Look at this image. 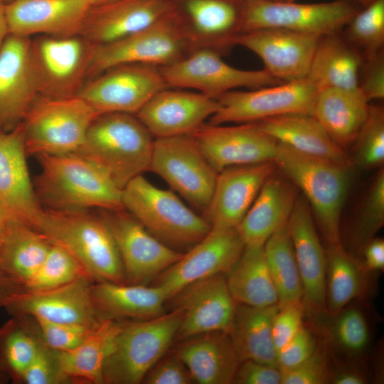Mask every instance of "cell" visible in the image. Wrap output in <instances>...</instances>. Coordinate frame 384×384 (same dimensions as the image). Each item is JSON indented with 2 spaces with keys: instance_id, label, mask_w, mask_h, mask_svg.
I'll use <instances>...</instances> for the list:
<instances>
[{
  "instance_id": "obj_1",
  "label": "cell",
  "mask_w": 384,
  "mask_h": 384,
  "mask_svg": "<svg viewBox=\"0 0 384 384\" xmlns=\"http://www.w3.org/2000/svg\"><path fill=\"white\" fill-rule=\"evenodd\" d=\"M34 181L40 203L55 210L124 209L122 189L78 154H41Z\"/></svg>"
},
{
  "instance_id": "obj_2",
  "label": "cell",
  "mask_w": 384,
  "mask_h": 384,
  "mask_svg": "<svg viewBox=\"0 0 384 384\" xmlns=\"http://www.w3.org/2000/svg\"><path fill=\"white\" fill-rule=\"evenodd\" d=\"M154 140L136 114L108 112L92 122L75 153L99 167L122 189L149 171Z\"/></svg>"
},
{
  "instance_id": "obj_3",
  "label": "cell",
  "mask_w": 384,
  "mask_h": 384,
  "mask_svg": "<svg viewBox=\"0 0 384 384\" xmlns=\"http://www.w3.org/2000/svg\"><path fill=\"white\" fill-rule=\"evenodd\" d=\"M34 229L73 255L95 282L126 283L115 241L99 213L46 208Z\"/></svg>"
},
{
  "instance_id": "obj_4",
  "label": "cell",
  "mask_w": 384,
  "mask_h": 384,
  "mask_svg": "<svg viewBox=\"0 0 384 384\" xmlns=\"http://www.w3.org/2000/svg\"><path fill=\"white\" fill-rule=\"evenodd\" d=\"M273 161L303 192L327 244L341 242L340 220L350 184L351 164L306 154L278 142Z\"/></svg>"
},
{
  "instance_id": "obj_5",
  "label": "cell",
  "mask_w": 384,
  "mask_h": 384,
  "mask_svg": "<svg viewBox=\"0 0 384 384\" xmlns=\"http://www.w3.org/2000/svg\"><path fill=\"white\" fill-rule=\"evenodd\" d=\"M122 202L150 233L172 248L192 247L211 229L172 191L155 186L142 175L122 189Z\"/></svg>"
},
{
  "instance_id": "obj_6",
  "label": "cell",
  "mask_w": 384,
  "mask_h": 384,
  "mask_svg": "<svg viewBox=\"0 0 384 384\" xmlns=\"http://www.w3.org/2000/svg\"><path fill=\"white\" fill-rule=\"evenodd\" d=\"M182 311L174 307L159 316L123 322L103 368V383L138 384L175 339Z\"/></svg>"
},
{
  "instance_id": "obj_7",
  "label": "cell",
  "mask_w": 384,
  "mask_h": 384,
  "mask_svg": "<svg viewBox=\"0 0 384 384\" xmlns=\"http://www.w3.org/2000/svg\"><path fill=\"white\" fill-rule=\"evenodd\" d=\"M100 114L77 95L36 98L21 122L28 156L77 151Z\"/></svg>"
},
{
  "instance_id": "obj_8",
  "label": "cell",
  "mask_w": 384,
  "mask_h": 384,
  "mask_svg": "<svg viewBox=\"0 0 384 384\" xmlns=\"http://www.w3.org/2000/svg\"><path fill=\"white\" fill-rule=\"evenodd\" d=\"M189 53L188 44L171 9L139 31L107 44L92 46L87 72L97 75L124 64L164 67L178 61Z\"/></svg>"
},
{
  "instance_id": "obj_9",
  "label": "cell",
  "mask_w": 384,
  "mask_h": 384,
  "mask_svg": "<svg viewBox=\"0 0 384 384\" xmlns=\"http://www.w3.org/2000/svg\"><path fill=\"white\" fill-rule=\"evenodd\" d=\"M242 33L267 28L324 36L340 33L359 11L353 0L316 4L243 0Z\"/></svg>"
},
{
  "instance_id": "obj_10",
  "label": "cell",
  "mask_w": 384,
  "mask_h": 384,
  "mask_svg": "<svg viewBox=\"0 0 384 384\" xmlns=\"http://www.w3.org/2000/svg\"><path fill=\"white\" fill-rule=\"evenodd\" d=\"M149 171L196 208H208L218 172L190 134L154 138Z\"/></svg>"
},
{
  "instance_id": "obj_11",
  "label": "cell",
  "mask_w": 384,
  "mask_h": 384,
  "mask_svg": "<svg viewBox=\"0 0 384 384\" xmlns=\"http://www.w3.org/2000/svg\"><path fill=\"white\" fill-rule=\"evenodd\" d=\"M318 92L306 78L249 91L230 90L218 99L220 107L208 123L241 124L288 114H312Z\"/></svg>"
},
{
  "instance_id": "obj_12",
  "label": "cell",
  "mask_w": 384,
  "mask_h": 384,
  "mask_svg": "<svg viewBox=\"0 0 384 384\" xmlns=\"http://www.w3.org/2000/svg\"><path fill=\"white\" fill-rule=\"evenodd\" d=\"M222 55L212 49L199 48L159 69L168 87L196 90L215 100L239 87L256 89L282 82L264 69L234 68L226 63Z\"/></svg>"
},
{
  "instance_id": "obj_13",
  "label": "cell",
  "mask_w": 384,
  "mask_h": 384,
  "mask_svg": "<svg viewBox=\"0 0 384 384\" xmlns=\"http://www.w3.org/2000/svg\"><path fill=\"white\" fill-rule=\"evenodd\" d=\"M115 241L126 283L145 284L183 255L166 245L125 209L100 210Z\"/></svg>"
},
{
  "instance_id": "obj_14",
  "label": "cell",
  "mask_w": 384,
  "mask_h": 384,
  "mask_svg": "<svg viewBox=\"0 0 384 384\" xmlns=\"http://www.w3.org/2000/svg\"><path fill=\"white\" fill-rule=\"evenodd\" d=\"M100 74L77 94L100 114H136L151 97L168 87L155 65L124 64Z\"/></svg>"
},
{
  "instance_id": "obj_15",
  "label": "cell",
  "mask_w": 384,
  "mask_h": 384,
  "mask_svg": "<svg viewBox=\"0 0 384 384\" xmlns=\"http://www.w3.org/2000/svg\"><path fill=\"white\" fill-rule=\"evenodd\" d=\"M245 244L236 228H211L210 231L174 265L155 284L174 298L186 286L217 274H227L240 257Z\"/></svg>"
},
{
  "instance_id": "obj_16",
  "label": "cell",
  "mask_w": 384,
  "mask_h": 384,
  "mask_svg": "<svg viewBox=\"0 0 384 384\" xmlns=\"http://www.w3.org/2000/svg\"><path fill=\"white\" fill-rule=\"evenodd\" d=\"M190 53L199 48L223 54L242 33L243 0H169Z\"/></svg>"
},
{
  "instance_id": "obj_17",
  "label": "cell",
  "mask_w": 384,
  "mask_h": 384,
  "mask_svg": "<svg viewBox=\"0 0 384 384\" xmlns=\"http://www.w3.org/2000/svg\"><path fill=\"white\" fill-rule=\"evenodd\" d=\"M93 282L90 277H82L53 289H25L14 295L4 308L12 316L95 327L103 317L92 299Z\"/></svg>"
},
{
  "instance_id": "obj_18",
  "label": "cell",
  "mask_w": 384,
  "mask_h": 384,
  "mask_svg": "<svg viewBox=\"0 0 384 384\" xmlns=\"http://www.w3.org/2000/svg\"><path fill=\"white\" fill-rule=\"evenodd\" d=\"M189 134L218 173L232 166L273 161L277 145L257 122L235 126L203 123Z\"/></svg>"
},
{
  "instance_id": "obj_19",
  "label": "cell",
  "mask_w": 384,
  "mask_h": 384,
  "mask_svg": "<svg viewBox=\"0 0 384 384\" xmlns=\"http://www.w3.org/2000/svg\"><path fill=\"white\" fill-rule=\"evenodd\" d=\"M21 122L0 132V205L9 221L33 228L43 211L27 165Z\"/></svg>"
},
{
  "instance_id": "obj_20",
  "label": "cell",
  "mask_w": 384,
  "mask_h": 384,
  "mask_svg": "<svg viewBox=\"0 0 384 384\" xmlns=\"http://www.w3.org/2000/svg\"><path fill=\"white\" fill-rule=\"evenodd\" d=\"M320 37L267 28L242 33L235 44L255 53L273 78L289 82L306 78Z\"/></svg>"
},
{
  "instance_id": "obj_21",
  "label": "cell",
  "mask_w": 384,
  "mask_h": 384,
  "mask_svg": "<svg viewBox=\"0 0 384 384\" xmlns=\"http://www.w3.org/2000/svg\"><path fill=\"white\" fill-rule=\"evenodd\" d=\"M38 89L29 41L9 34L0 47V132L22 122Z\"/></svg>"
},
{
  "instance_id": "obj_22",
  "label": "cell",
  "mask_w": 384,
  "mask_h": 384,
  "mask_svg": "<svg viewBox=\"0 0 384 384\" xmlns=\"http://www.w3.org/2000/svg\"><path fill=\"white\" fill-rule=\"evenodd\" d=\"M171 299L176 302L175 307L182 311L176 340L210 331L230 333L237 303L229 291L225 274L196 281Z\"/></svg>"
},
{
  "instance_id": "obj_23",
  "label": "cell",
  "mask_w": 384,
  "mask_h": 384,
  "mask_svg": "<svg viewBox=\"0 0 384 384\" xmlns=\"http://www.w3.org/2000/svg\"><path fill=\"white\" fill-rule=\"evenodd\" d=\"M218 100L201 92L166 87L156 93L136 116L154 138L189 134L220 108Z\"/></svg>"
},
{
  "instance_id": "obj_24",
  "label": "cell",
  "mask_w": 384,
  "mask_h": 384,
  "mask_svg": "<svg viewBox=\"0 0 384 384\" xmlns=\"http://www.w3.org/2000/svg\"><path fill=\"white\" fill-rule=\"evenodd\" d=\"M277 169L274 162L269 161L232 166L218 172L211 200L203 212L211 228H236Z\"/></svg>"
},
{
  "instance_id": "obj_25",
  "label": "cell",
  "mask_w": 384,
  "mask_h": 384,
  "mask_svg": "<svg viewBox=\"0 0 384 384\" xmlns=\"http://www.w3.org/2000/svg\"><path fill=\"white\" fill-rule=\"evenodd\" d=\"M302 287L303 302L311 314L326 311V250L319 239L310 206L297 197L287 223Z\"/></svg>"
},
{
  "instance_id": "obj_26",
  "label": "cell",
  "mask_w": 384,
  "mask_h": 384,
  "mask_svg": "<svg viewBox=\"0 0 384 384\" xmlns=\"http://www.w3.org/2000/svg\"><path fill=\"white\" fill-rule=\"evenodd\" d=\"M93 5L90 0H13L5 6L9 34L70 36L80 31Z\"/></svg>"
},
{
  "instance_id": "obj_27",
  "label": "cell",
  "mask_w": 384,
  "mask_h": 384,
  "mask_svg": "<svg viewBox=\"0 0 384 384\" xmlns=\"http://www.w3.org/2000/svg\"><path fill=\"white\" fill-rule=\"evenodd\" d=\"M171 9L169 0H112L93 5L80 32L93 46L107 44L142 30Z\"/></svg>"
},
{
  "instance_id": "obj_28",
  "label": "cell",
  "mask_w": 384,
  "mask_h": 384,
  "mask_svg": "<svg viewBox=\"0 0 384 384\" xmlns=\"http://www.w3.org/2000/svg\"><path fill=\"white\" fill-rule=\"evenodd\" d=\"M276 171L264 183L236 227L245 246L264 245L287 222L298 197L295 185Z\"/></svg>"
},
{
  "instance_id": "obj_29",
  "label": "cell",
  "mask_w": 384,
  "mask_h": 384,
  "mask_svg": "<svg viewBox=\"0 0 384 384\" xmlns=\"http://www.w3.org/2000/svg\"><path fill=\"white\" fill-rule=\"evenodd\" d=\"M174 353L183 361L193 381L230 384L240 365L230 334L210 331L180 341Z\"/></svg>"
},
{
  "instance_id": "obj_30",
  "label": "cell",
  "mask_w": 384,
  "mask_h": 384,
  "mask_svg": "<svg viewBox=\"0 0 384 384\" xmlns=\"http://www.w3.org/2000/svg\"><path fill=\"white\" fill-rule=\"evenodd\" d=\"M363 61L361 52L339 33L320 37L306 78L318 91L327 88L358 89Z\"/></svg>"
},
{
  "instance_id": "obj_31",
  "label": "cell",
  "mask_w": 384,
  "mask_h": 384,
  "mask_svg": "<svg viewBox=\"0 0 384 384\" xmlns=\"http://www.w3.org/2000/svg\"><path fill=\"white\" fill-rule=\"evenodd\" d=\"M257 123L276 141L300 152L341 164H351L346 150L331 138L312 114H283Z\"/></svg>"
},
{
  "instance_id": "obj_32",
  "label": "cell",
  "mask_w": 384,
  "mask_h": 384,
  "mask_svg": "<svg viewBox=\"0 0 384 384\" xmlns=\"http://www.w3.org/2000/svg\"><path fill=\"white\" fill-rule=\"evenodd\" d=\"M95 305L102 317L130 318L137 321L162 314L167 297L159 286L132 284L107 281L92 285Z\"/></svg>"
},
{
  "instance_id": "obj_33",
  "label": "cell",
  "mask_w": 384,
  "mask_h": 384,
  "mask_svg": "<svg viewBox=\"0 0 384 384\" xmlns=\"http://www.w3.org/2000/svg\"><path fill=\"white\" fill-rule=\"evenodd\" d=\"M360 90L327 88L318 92L312 115L331 138L346 149L353 144L369 112Z\"/></svg>"
},
{
  "instance_id": "obj_34",
  "label": "cell",
  "mask_w": 384,
  "mask_h": 384,
  "mask_svg": "<svg viewBox=\"0 0 384 384\" xmlns=\"http://www.w3.org/2000/svg\"><path fill=\"white\" fill-rule=\"evenodd\" d=\"M279 308V304L265 307L236 304L229 334L240 363L251 360L278 367L272 325Z\"/></svg>"
},
{
  "instance_id": "obj_35",
  "label": "cell",
  "mask_w": 384,
  "mask_h": 384,
  "mask_svg": "<svg viewBox=\"0 0 384 384\" xmlns=\"http://www.w3.org/2000/svg\"><path fill=\"white\" fill-rule=\"evenodd\" d=\"M123 322L103 317L75 348L58 352L61 370L72 383H103V368Z\"/></svg>"
},
{
  "instance_id": "obj_36",
  "label": "cell",
  "mask_w": 384,
  "mask_h": 384,
  "mask_svg": "<svg viewBox=\"0 0 384 384\" xmlns=\"http://www.w3.org/2000/svg\"><path fill=\"white\" fill-rule=\"evenodd\" d=\"M51 245L46 236L34 228L9 221L3 229L0 245V271L24 287L43 262Z\"/></svg>"
},
{
  "instance_id": "obj_37",
  "label": "cell",
  "mask_w": 384,
  "mask_h": 384,
  "mask_svg": "<svg viewBox=\"0 0 384 384\" xmlns=\"http://www.w3.org/2000/svg\"><path fill=\"white\" fill-rule=\"evenodd\" d=\"M226 282L238 304L257 307L278 304L264 245L245 246L240 257L227 274Z\"/></svg>"
},
{
  "instance_id": "obj_38",
  "label": "cell",
  "mask_w": 384,
  "mask_h": 384,
  "mask_svg": "<svg viewBox=\"0 0 384 384\" xmlns=\"http://www.w3.org/2000/svg\"><path fill=\"white\" fill-rule=\"evenodd\" d=\"M326 257V311L334 316L364 295L368 287V272L341 242L327 244Z\"/></svg>"
},
{
  "instance_id": "obj_39",
  "label": "cell",
  "mask_w": 384,
  "mask_h": 384,
  "mask_svg": "<svg viewBox=\"0 0 384 384\" xmlns=\"http://www.w3.org/2000/svg\"><path fill=\"white\" fill-rule=\"evenodd\" d=\"M33 61L39 87H50V95L60 97L59 89L77 77L85 59L82 41L71 36L48 38L39 41Z\"/></svg>"
},
{
  "instance_id": "obj_40",
  "label": "cell",
  "mask_w": 384,
  "mask_h": 384,
  "mask_svg": "<svg viewBox=\"0 0 384 384\" xmlns=\"http://www.w3.org/2000/svg\"><path fill=\"white\" fill-rule=\"evenodd\" d=\"M287 223L279 227L264 245L279 306L303 302L302 283Z\"/></svg>"
},
{
  "instance_id": "obj_41",
  "label": "cell",
  "mask_w": 384,
  "mask_h": 384,
  "mask_svg": "<svg viewBox=\"0 0 384 384\" xmlns=\"http://www.w3.org/2000/svg\"><path fill=\"white\" fill-rule=\"evenodd\" d=\"M24 316H13L0 328V370L18 383L43 342Z\"/></svg>"
},
{
  "instance_id": "obj_42",
  "label": "cell",
  "mask_w": 384,
  "mask_h": 384,
  "mask_svg": "<svg viewBox=\"0 0 384 384\" xmlns=\"http://www.w3.org/2000/svg\"><path fill=\"white\" fill-rule=\"evenodd\" d=\"M82 277H89L76 257L63 246L52 242L43 262L24 287L38 291L55 288Z\"/></svg>"
},
{
  "instance_id": "obj_43",
  "label": "cell",
  "mask_w": 384,
  "mask_h": 384,
  "mask_svg": "<svg viewBox=\"0 0 384 384\" xmlns=\"http://www.w3.org/2000/svg\"><path fill=\"white\" fill-rule=\"evenodd\" d=\"M383 224L384 170L381 169L367 191L351 228V245L356 253L362 254Z\"/></svg>"
},
{
  "instance_id": "obj_44",
  "label": "cell",
  "mask_w": 384,
  "mask_h": 384,
  "mask_svg": "<svg viewBox=\"0 0 384 384\" xmlns=\"http://www.w3.org/2000/svg\"><path fill=\"white\" fill-rule=\"evenodd\" d=\"M363 8L344 27V37L367 56L383 50L384 0H374Z\"/></svg>"
},
{
  "instance_id": "obj_45",
  "label": "cell",
  "mask_w": 384,
  "mask_h": 384,
  "mask_svg": "<svg viewBox=\"0 0 384 384\" xmlns=\"http://www.w3.org/2000/svg\"><path fill=\"white\" fill-rule=\"evenodd\" d=\"M329 334L338 349L350 356L363 354L370 343V329L363 312L358 307H345L334 316Z\"/></svg>"
},
{
  "instance_id": "obj_46",
  "label": "cell",
  "mask_w": 384,
  "mask_h": 384,
  "mask_svg": "<svg viewBox=\"0 0 384 384\" xmlns=\"http://www.w3.org/2000/svg\"><path fill=\"white\" fill-rule=\"evenodd\" d=\"M355 163L366 169L376 168L384 161V110L370 105L368 114L354 142Z\"/></svg>"
},
{
  "instance_id": "obj_47",
  "label": "cell",
  "mask_w": 384,
  "mask_h": 384,
  "mask_svg": "<svg viewBox=\"0 0 384 384\" xmlns=\"http://www.w3.org/2000/svg\"><path fill=\"white\" fill-rule=\"evenodd\" d=\"M42 341L58 352L72 350L80 344L95 327L33 319Z\"/></svg>"
},
{
  "instance_id": "obj_48",
  "label": "cell",
  "mask_w": 384,
  "mask_h": 384,
  "mask_svg": "<svg viewBox=\"0 0 384 384\" xmlns=\"http://www.w3.org/2000/svg\"><path fill=\"white\" fill-rule=\"evenodd\" d=\"M282 373L281 384L331 383L334 370L324 349H317L302 363Z\"/></svg>"
},
{
  "instance_id": "obj_49",
  "label": "cell",
  "mask_w": 384,
  "mask_h": 384,
  "mask_svg": "<svg viewBox=\"0 0 384 384\" xmlns=\"http://www.w3.org/2000/svg\"><path fill=\"white\" fill-rule=\"evenodd\" d=\"M18 383L25 384H68L70 380L61 370L58 351L43 343L37 356L21 376Z\"/></svg>"
},
{
  "instance_id": "obj_50",
  "label": "cell",
  "mask_w": 384,
  "mask_h": 384,
  "mask_svg": "<svg viewBox=\"0 0 384 384\" xmlns=\"http://www.w3.org/2000/svg\"><path fill=\"white\" fill-rule=\"evenodd\" d=\"M304 307L303 302L279 306L272 325V336L277 353L304 326Z\"/></svg>"
},
{
  "instance_id": "obj_51",
  "label": "cell",
  "mask_w": 384,
  "mask_h": 384,
  "mask_svg": "<svg viewBox=\"0 0 384 384\" xmlns=\"http://www.w3.org/2000/svg\"><path fill=\"white\" fill-rule=\"evenodd\" d=\"M358 89L368 102L384 98L383 50L363 56L358 77Z\"/></svg>"
},
{
  "instance_id": "obj_52",
  "label": "cell",
  "mask_w": 384,
  "mask_h": 384,
  "mask_svg": "<svg viewBox=\"0 0 384 384\" xmlns=\"http://www.w3.org/2000/svg\"><path fill=\"white\" fill-rule=\"evenodd\" d=\"M312 332L302 326L293 338L277 353L280 370L293 368L309 358L317 349Z\"/></svg>"
},
{
  "instance_id": "obj_53",
  "label": "cell",
  "mask_w": 384,
  "mask_h": 384,
  "mask_svg": "<svg viewBox=\"0 0 384 384\" xmlns=\"http://www.w3.org/2000/svg\"><path fill=\"white\" fill-rule=\"evenodd\" d=\"M193 381L183 361L172 352L163 356L146 373V384H190Z\"/></svg>"
},
{
  "instance_id": "obj_54",
  "label": "cell",
  "mask_w": 384,
  "mask_h": 384,
  "mask_svg": "<svg viewBox=\"0 0 384 384\" xmlns=\"http://www.w3.org/2000/svg\"><path fill=\"white\" fill-rule=\"evenodd\" d=\"M278 367L247 360L240 363L233 383L237 384H281Z\"/></svg>"
},
{
  "instance_id": "obj_55",
  "label": "cell",
  "mask_w": 384,
  "mask_h": 384,
  "mask_svg": "<svg viewBox=\"0 0 384 384\" xmlns=\"http://www.w3.org/2000/svg\"><path fill=\"white\" fill-rule=\"evenodd\" d=\"M364 268L367 272L380 271L384 268V241L374 238L363 250Z\"/></svg>"
},
{
  "instance_id": "obj_56",
  "label": "cell",
  "mask_w": 384,
  "mask_h": 384,
  "mask_svg": "<svg viewBox=\"0 0 384 384\" xmlns=\"http://www.w3.org/2000/svg\"><path fill=\"white\" fill-rule=\"evenodd\" d=\"M24 289L21 284L0 271V308H4L14 295Z\"/></svg>"
},
{
  "instance_id": "obj_57",
  "label": "cell",
  "mask_w": 384,
  "mask_h": 384,
  "mask_svg": "<svg viewBox=\"0 0 384 384\" xmlns=\"http://www.w3.org/2000/svg\"><path fill=\"white\" fill-rule=\"evenodd\" d=\"M367 380L357 370H334L331 383L334 384H365Z\"/></svg>"
},
{
  "instance_id": "obj_58",
  "label": "cell",
  "mask_w": 384,
  "mask_h": 384,
  "mask_svg": "<svg viewBox=\"0 0 384 384\" xmlns=\"http://www.w3.org/2000/svg\"><path fill=\"white\" fill-rule=\"evenodd\" d=\"M5 6L6 4H4L2 0H0V47L6 36L9 35L6 19Z\"/></svg>"
},
{
  "instance_id": "obj_59",
  "label": "cell",
  "mask_w": 384,
  "mask_h": 384,
  "mask_svg": "<svg viewBox=\"0 0 384 384\" xmlns=\"http://www.w3.org/2000/svg\"><path fill=\"white\" fill-rule=\"evenodd\" d=\"M9 221L6 215L0 205V230L4 229Z\"/></svg>"
},
{
  "instance_id": "obj_60",
  "label": "cell",
  "mask_w": 384,
  "mask_h": 384,
  "mask_svg": "<svg viewBox=\"0 0 384 384\" xmlns=\"http://www.w3.org/2000/svg\"><path fill=\"white\" fill-rule=\"evenodd\" d=\"M287 1H295L296 0H286ZM356 3L360 4L363 7L369 5L374 0H353Z\"/></svg>"
},
{
  "instance_id": "obj_61",
  "label": "cell",
  "mask_w": 384,
  "mask_h": 384,
  "mask_svg": "<svg viewBox=\"0 0 384 384\" xmlns=\"http://www.w3.org/2000/svg\"><path fill=\"white\" fill-rule=\"evenodd\" d=\"M9 375L5 372L0 370V384L6 383L10 380Z\"/></svg>"
},
{
  "instance_id": "obj_62",
  "label": "cell",
  "mask_w": 384,
  "mask_h": 384,
  "mask_svg": "<svg viewBox=\"0 0 384 384\" xmlns=\"http://www.w3.org/2000/svg\"><path fill=\"white\" fill-rule=\"evenodd\" d=\"M90 1H91L94 4V5H96V4H100L102 3L107 2V1H110L112 0H90Z\"/></svg>"
},
{
  "instance_id": "obj_63",
  "label": "cell",
  "mask_w": 384,
  "mask_h": 384,
  "mask_svg": "<svg viewBox=\"0 0 384 384\" xmlns=\"http://www.w3.org/2000/svg\"><path fill=\"white\" fill-rule=\"evenodd\" d=\"M2 234H3V229L0 230V245H1V239H2Z\"/></svg>"
},
{
  "instance_id": "obj_64",
  "label": "cell",
  "mask_w": 384,
  "mask_h": 384,
  "mask_svg": "<svg viewBox=\"0 0 384 384\" xmlns=\"http://www.w3.org/2000/svg\"><path fill=\"white\" fill-rule=\"evenodd\" d=\"M270 1H286V0H270Z\"/></svg>"
}]
</instances>
